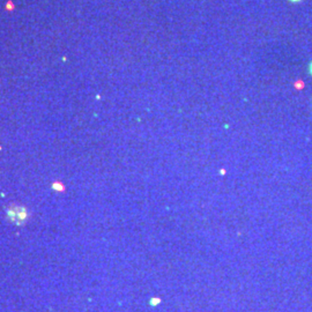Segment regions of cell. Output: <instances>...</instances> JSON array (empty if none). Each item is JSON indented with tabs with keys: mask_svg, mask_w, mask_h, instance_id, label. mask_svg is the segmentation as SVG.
<instances>
[{
	"mask_svg": "<svg viewBox=\"0 0 312 312\" xmlns=\"http://www.w3.org/2000/svg\"><path fill=\"white\" fill-rule=\"evenodd\" d=\"M295 86H296V88H303V83H302V81H298Z\"/></svg>",
	"mask_w": 312,
	"mask_h": 312,
	"instance_id": "obj_1",
	"label": "cell"
},
{
	"mask_svg": "<svg viewBox=\"0 0 312 312\" xmlns=\"http://www.w3.org/2000/svg\"><path fill=\"white\" fill-rule=\"evenodd\" d=\"M309 72H310V74L312 75V61L310 62V65H309Z\"/></svg>",
	"mask_w": 312,
	"mask_h": 312,
	"instance_id": "obj_2",
	"label": "cell"
},
{
	"mask_svg": "<svg viewBox=\"0 0 312 312\" xmlns=\"http://www.w3.org/2000/svg\"><path fill=\"white\" fill-rule=\"evenodd\" d=\"M288 1H290V2H299V1H302V0H288Z\"/></svg>",
	"mask_w": 312,
	"mask_h": 312,
	"instance_id": "obj_3",
	"label": "cell"
}]
</instances>
